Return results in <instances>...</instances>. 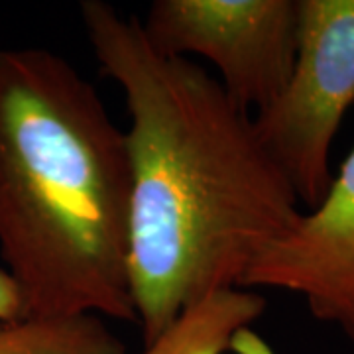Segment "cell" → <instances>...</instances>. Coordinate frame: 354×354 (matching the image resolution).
<instances>
[{"instance_id": "5", "label": "cell", "mask_w": 354, "mask_h": 354, "mask_svg": "<svg viewBox=\"0 0 354 354\" xmlns=\"http://www.w3.org/2000/svg\"><path fill=\"white\" fill-rule=\"evenodd\" d=\"M239 288L299 295L354 344V148L319 207L254 258Z\"/></svg>"}, {"instance_id": "1", "label": "cell", "mask_w": 354, "mask_h": 354, "mask_svg": "<svg viewBox=\"0 0 354 354\" xmlns=\"http://www.w3.org/2000/svg\"><path fill=\"white\" fill-rule=\"evenodd\" d=\"M102 75L127 99L130 295L144 344L207 293L239 288L299 221V199L254 118L201 65L153 48L136 16L81 2Z\"/></svg>"}, {"instance_id": "6", "label": "cell", "mask_w": 354, "mask_h": 354, "mask_svg": "<svg viewBox=\"0 0 354 354\" xmlns=\"http://www.w3.org/2000/svg\"><path fill=\"white\" fill-rule=\"evenodd\" d=\"M266 311L262 293L223 288L183 309L140 354H223L242 329H250Z\"/></svg>"}, {"instance_id": "7", "label": "cell", "mask_w": 354, "mask_h": 354, "mask_svg": "<svg viewBox=\"0 0 354 354\" xmlns=\"http://www.w3.org/2000/svg\"><path fill=\"white\" fill-rule=\"evenodd\" d=\"M0 354H128L99 315H24L0 321Z\"/></svg>"}, {"instance_id": "4", "label": "cell", "mask_w": 354, "mask_h": 354, "mask_svg": "<svg viewBox=\"0 0 354 354\" xmlns=\"http://www.w3.org/2000/svg\"><path fill=\"white\" fill-rule=\"evenodd\" d=\"M297 0H156L142 30L167 57L199 55L250 113L283 91L297 51Z\"/></svg>"}, {"instance_id": "8", "label": "cell", "mask_w": 354, "mask_h": 354, "mask_svg": "<svg viewBox=\"0 0 354 354\" xmlns=\"http://www.w3.org/2000/svg\"><path fill=\"white\" fill-rule=\"evenodd\" d=\"M26 315L24 301L14 279L4 268H0V321H14Z\"/></svg>"}, {"instance_id": "3", "label": "cell", "mask_w": 354, "mask_h": 354, "mask_svg": "<svg viewBox=\"0 0 354 354\" xmlns=\"http://www.w3.org/2000/svg\"><path fill=\"white\" fill-rule=\"evenodd\" d=\"M297 51L283 91L254 116L264 150L313 211L333 181L329 156L354 104V0H297Z\"/></svg>"}, {"instance_id": "2", "label": "cell", "mask_w": 354, "mask_h": 354, "mask_svg": "<svg viewBox=\"0 0 354 354\" xmlns=\"http://www.w3.org/2000/svg\"><path fill=\"white\" fill-rule=\"evenodd\" d=\"M127 132L59 53L0 50V256L26 315L136 323Z\"/></svg>"}]
</instances>
